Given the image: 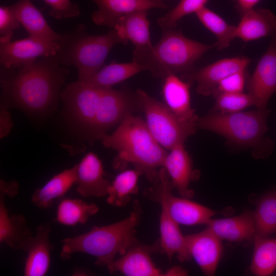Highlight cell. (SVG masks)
I'll list each match as a JSON object with an SVG mask.
<instances>
[{
	"label": "cell",
	"instance_id": "1",
	"mask_svg": "<svg viewBox=\"0 0 276 276\" xmlns=\"http://www.w3.org/2000/svg\"><path fill=\"white\" fill-rule=\"evenodd\" d=\"M56 56L41 57L11 68L1 67L3 97L30 111L48 108L60 95L69 70Z\"/></svg>",
	"mask_w": 276,
	"mask_h": 276
},
{
	"label": "cell",
	"instance_id": "2",
	"mask_svg": "<svg viewBox=\"0 0 276 276\" xmlns=\"http://www.w3.org/2000/svg\"><path fill=\"white\" fill-rule=\"evenodd\" d=\"M103 145L117 151L113 168L122 169L128 164L144 175L153 185L159 180L158 168L163 166L168 151L154 138L146 121L127 115L111 134L102 139Z\"/></svg>",
	"mask_w": 276,
	"mask_h": 276
},
{
	"label": "cell",
	"instance_id": "3",
	"mask_svg": "<svg viewBox=\"0 0 276 276\" xmlns=\"http://www.w3.org/2000/svg\"><path fill=\"white\" fill-rule=\"evenodd\" d=\"M142 213L140 203L135 200L132 210L126 218L108 225L95 226L87 233L64 239L61 241L60 258L67 261L72 254L82 252L95 257L96 265L107 267L117 255H124L137 240L136 227Z\"/></svg>",
	"mask_w": 276,
	"mask_h": 276
},
{
	"label": "cell",
	"instance_id": "4",
	"mask_svg": "<svg viewBox=\"0 0 276 276\" xmlns=\"http://www.w3.org/2000/svg\"><path fill=\"white\" fill-rule=\"evenodd\" d=\"M217 47L186 37L174 29L163 30L154 45L135 47L133 60L153 76L165 78L170 74L181 75L195 69L194 64L205 53Z\"/></svg>",
	"mask_w": 276,
	"mask_h": 276
},
{
	"label": "cell",
	"instance_id": "5",
	"mask_svg": "<svg viewBox=\"0 0 276 276\" xmlns=\"http://www.w3.org/2000/svg\"><path fill=\"white\" fill-rule=\"evenodd\" d=\"M270 110H250L232 113L210 112L199 118L198 128L225 137L237 146L251 148L257 159H265L272 152L273 141L265 136Z\"/></svg>",
	"mask_w": 276,
	"mask_h": 276
},
{
	"label": "cell",
	"instance_id": "6",
	"mask_svg": "<svg viewBox=\"0 0 276 276\" xmlns=\"http://www.w3.org/2000/svg\"><path fill=\"white\" fill-rule=\"evenodd\" d=\"M57 43L58 60L63 66H75L81 81L102 68L109 52L116 44H126L114 28L103 34L92 35L87 33L82 24L61 34Z\"/></svg>",
	"mask_w": 276,
	"mask_h": 276
},
{
	"label": "cell",
	"instance_id": "7",
	"mask_svg": "<svg viewBox=\"0 0 276 276\" xmlns=\"http://www.w3.org/2000/svg\"><path fill=\"white\" fill-rule=\"evenodd\" d=\"M136 93L141 101L147 126L156 141L165 149L184 144L195 134L197 125L180 121L168 107L141 89Z\"/></svg>",
	"mask_w": 276,
	"mask_h": 276
},
{
	"label": "cell",
	"instance_id": "8",
	"mask_svg": "<svg viewBox=\"0 0 276 276\" xmlns=\"http://www.w3.org/2000/svg\"><path fill=\"white\" fill-rule=\"evenodd\" d=\"M159 180L145 192L149 199L163 202L171 217L179 225H206L214 215L224 212L214 211L190 199L175 196L170 177L164 167L159 170Z\"/></svg>",
	"mask_w": 276,
	"mask_h": 276
},
{
	"label": "cell",
	"instance_id": "9",
	"mask_svg": "<svg viewBox=\"0 0 276 276\" xmlns=\"http://www.w3.org/2000/svg\"><path fill=\"white\" fill-rule=\"evenodd\" d=\"M141 107L140 99L126 88L114 89L103 87L98 109L90 131L93 139L97 140L105 135L114 126L119 124L128 114Z\"/></svg>",
	"mask_w": 276,
	"mask_h": 276
},
{
	"label": "cell",
	"instance_id": "10",
	"mask_svg": "<svg viewBox=\"0 0 276 276\" xmlns=\"http://www.w3.org/2000/svg\"><path fill=\"white\" fill-rule=\"evenodd\" d=\"M102 87L84 84L80 80L67 85L60 97L74 119L90 132L99 105Z\"/></svg>",
	"mask_w": 276,
	"mask_h": 276
},
{
	"label": "cell",
	"instance_id": "11",
	"mask_svg": "<svg viewBox=\"0 0 276 276\" xmlns=\"http://www.w3.org/2000/svg\"><path fill=\"white\" fill-rule=\"evenodd\" d=\"M246 87L255 100L256 108L267 109L269 99L276 92V34L271 37L267 49L247 78Z\"/></svg>",
	"mask_w": 276,
	"mask_h": 276
},
{
	"label": "cell",
	"instance_id": "12",
	"mask_svg": "<svg viewBox=\"0 0 276 276\" xmlns=\"http://www.w3.org/2000/svg\"><path fill=\"white\" fill-rule=\"evenodd\" d=\"M157 251L162 252L159 239L150 245L137 240L107 268L110 273L119 272L127 276L166 275V272L157 268L152 260L151 255Z\"/></svg>",
	"mask_w": 276,
	"mask_h": 276
},
{
	"label": "cell",
	"instance_id": "13",
	"mask_svg": "<svg viewBox=\"0 0 276 276\" xmlns=\"http://www.w3.org/2000/svg\"><path fill=\"white\" fill-rule=\"evenodd\" d=\"M250 59L237 56L219 60L199 69L181 75L182 79L197 83V93L204 96L211 95L218 84L225 77L236 72L247 70Z\"/></svg>",
	"mask_w": 276,
	"mask_h": 276
},
{
	"label": "cell",
	"instance_id": "14",
	"mask_svg": "<svg viewBox=\"0 0 276 276\" xmlns=\"http://www.w3.org/2000/svg\"><path fill=\"white\" fill-rule=\"evenodd\" d=\"M57 42L49 41L29 35L27 38L0 43L1 67L11 68L39 57L57 55Z\"/></svg>",
	"mask_w": 276,
	"mask_h": 276
},
{
	"label": "cell",
	"instance_id": "15",
	"mask_svg": "<svg viewBox=\"0 0 276 276\" xmlns=\"http://www.w3.org/2000/svg\"><path fill=\"white\" fill-rule=\"evenodd\" d=\"M185 236L191 258L205 275H214L223 252L222 240L207 227Z\"/></svg>",
	"mask_w": 276,
	"mask_h": 276
},
{
	"label": "cell",
	"instance_id": "16",
	"mask_svg": "<svg viewBox=\"0 0 276 276\" xmlns=\"http://www.w3.org/2000/svg\"><path fill=\"white\" fill-rule=\"evenodd\" d=\"M163 167L180 196L192 198L194 192L190 189L189 185L191 182L199 178L200 172L193 169L192 158L186 150L184 144L175 146L168 152Z\"/></svg>",
	"mask_w": 276,
	"mask_h": 276
},
{
	"label": "cell",
	"instance_id": "17",
	"mask_svg": "<svg viewBox=\"0 0 276 276\" xmlns=\"http://www.w3.org/2000/svg\"><path fill=\"white\" fill-rule=\"evenodd\" d=\"M98 7L91 15L98 26L113 29L120 17L130 13L152 8L167 9L169 6L162 0H91Z\"/></svg>",
	"mask_w": 276,
	"mask_h": 276
},
{
	"label": "cell",
	"instance_id": "18",
	"mask_svg": "<svg viewBox=\"0 0 276 276\" xmlns=\"http://www.w3.org/2000/svg\"><path fill=\"white\" fill-rule=\"evenodd\" d=\"M222 240L249 246L254 243L255 227L254 212L245 210L239 215L232 217L211 219L206 224Z\"/></svg>",
	"mask_w": 276,
	"mask_h": 276
},
{
	"label": "cell",
	"instance_id": "19",
	"mask_svg": "<svg viewBox=\"0 0 276 276\" xmlns=\"http://www.w3.org/2000/svg\"><path fill=\"white\" fill-rule=\"evenodd\" d=\"M162 95L165 104L181 122L198 125L199 118L191 105L192 82L170 74L164 79Z\"/></svg>",
	"mask_w": 276,
	"mask_h": 276
},
{
	"label": "cell",
	"instance_id": "20",
	"mask_svg": "<svg viewBox=\"0 0 276 276\" xmlns=\"http://www.w3.org/2000/svg\"><path fill=\"white\" fill-rule=\"evenodd\" d=\"M76 183L77 191L83 197L107 196L111 182L104 178L102 161L93 152L87 153L77 164Z\"/></svg>",
	"mask_w": 276,
	"mask_h": 276
},
{
	"label": "cell",
	"instance_id": "21",
	"mask_svg": "<svg viewBox=\"0 0 276 276\" xmlns=\"http://www.w3.org/2000/svg\"><path fill=\"white\" fill-rule=\"evenodd\" d=\"M51 231L48 223H42L36 228V233L25 251L27 257L25 262L24 274L25 276H43L49 270L51 262V252L54 244L49 240Z\"/></svg>",
	"mask_w": 276,
	"mask_h": 276
},
{
	"label": "cell",
	"instance_id": "22",
	"mask_svg": "<svg viewBox=\"0 0 276 276\" xmlns=\"http://www.w3.org/2000/svg\"><path fill=\"white\" fill-rule=\"evenodd\" d=\"M6 195L0 189V242L25 251L33 236L23 215H9L4 203Z\"/></svg>",
	"mask_w": 276,
	"mask_h": 276
},
{
	"label": "cell",
	"instance_id": "23",
	"mask_svg": "<svg viewBox=\"0 0 276 276\" xmlns=\"http://www.w3.org/2000/svg\"><path fill=\"white\" fill-rule=\"evenodd\" d=\"M276 34V16L269 10L253 8L241 15L236 38L244 42Z\"/></svg>",
	"mask_w": 276,
	"mask_h": 276
},
{
	"label": "cell",
	"instance_id": "24",
	"mask_svg": "<svg viewBox=\"0 0 276 276\" xmlns=\"http://www.w3.org/2000/svg\"><path fill=\"white\" fill-rule=\"evenodd\" d=\"M161 205L159 219L160 238L162 252L165 254L170 261L176 255L180 262H188L191 256L187 247L185 236L179 227V224L169 214L165 204Z\"/></svg>",
	"mask_w": 276,
	"mask_h": 276
},
{
	"label": "cell",
	"instance_id": "25",
	"mask_svg": "<svg viewBox=\"0 0 276 276\" xmlns=\"http://www.w3.org/2000/svg\"><path fill=\"white\" fill-rule=\"evenodd\" d=\"M10 6L29 36L53 42L60 39L61 34L56 32L50 27L31 0H19Z\"/></svg>",
	"mask_w": 276,
	"mask_h": 276
},
{
	"label": "cell",
	"instance_id": "26",
	"mask_svg": "<svg viewBox=\"0 0 276 276\" xmlns=\"http://www.w3.org/2000/svg\"><path fill=\"white\" fill-rule=\"evenodd\" d=\"M147 15L146 10L130 13L119 18L114 29L126 44L130 41L135 47L152 46Z\"/></svg>",
	"mask_w": 276,
	"mask_h": 276
},
{
	"label": "cell",
	"instance_id": "27",
	"mask_svg": "<svg viewBox=\"0 0 276 276\" xmlns=\"http://www.w3.org/2000/svg\"><path fill=\"white\" fill-rule=\"evenodd\" d=\"M77 164L53 176L42 187L35 190L32 202L41 209H48L54 199L63 196L76 183Z\"/></svg>",
	"mask_w": 276,
	"mask_h": 276
},
{
	"label": "cell",
	"instance_id": "28",
	"mask_svg": "<svg viewBox=\"0 0 276 276\" xmlns=\"http://www.w3.org/2000/svg\"><path fill=\"white\" fill-rule=\"evenodd\" d=\"M144 71L142 66L133 61L129 63L112 61L88 78L80 81L90 86L109 88Z\"/></svg>",
	"mask_w": 276,
	"mask_h": 276
},
{
	"label": "cell",
	"instance_id": "29",
	"mask_svg": "<svg viewBox=\"0 0 276 276\" xmlns=\"http://www.w3.org/2000/svg\"><path fill=\"white\" fill-rule=\"evenodd\" d=\"M255 205V235L268 237L276 232V185L259 197Z\"/></svg>",
	"mask_w": 276,
	"mask_h": 276
},
{
	"label": "cell",
	"instance_id": "30",
	"mask_svg": "<svg viewBox=\"0 0 276 276\" xmlns=\"http://www.w3.org/2000/svg\"><path fill=\"white\" fill-rule=\"evenodd\" d=\"M141 173L136 169L127 170L116 176L108 188L106 201L113 206L126 205L131 196L139 191L138 179Z\"/></svg>",
	"mask_w": 276,
	"mask_h": 276
},
{
	"label": "cell",
	"instance_id": "31",
	"mask_svg": "<svg viewBox=\"0 0 276 276\" xmlns=\"http://www.w3.org/2000/svg\"><path fill=\"white\" fill-rule=\"evenodd\" d=\"M253 243L251 272L257 276L271 275L276 269V238L255 235Z\"/></svg>",
	"mask_w": 276,
	"mask_h": 276
},
{
	"label": "cell",
	"instance_id": "32",
	"mask_svg": "<svg viewBox=\"0 0 276 276\" xmlns=\"http://www.w3.org/2000/svg\"><path fill=\"white\" fill-rule=\"evenodd\" d=\"M100 208L95 203H88L79 199H64L59 203L56 220L68 226L84 224Z\"/></svg>",
	"mask_w": 276,
	"mask_h": 276
},
{
	"label": "cell",
	"instance_id": "33",
	"mask_svg": "<svg viewBox=\"0 0 276 276\" xmlns=\"http://www.w3.org/2000/svg\"><path fill=\"white\" fill-rule=\"evenodd\" d=\"M195 14L201 24L216 36L218 50L227 48L236 38V26L228 24L210 9L204 7Z\"/></svg>",
	"mask_w": 276,
	"mask_h": 276
},
{
	"label": "cell",
	"instance_id": "34",
	"mask_svg": "<svg viewBox=\"0 0 276 276\" xmlns=\"http://www.w3.org/2000/svg\"><path fill=\"white\" fill-rule=\"evenodd\" d=\"M211 95L215 99V103L211 112H236L256 105L254 97L244 92L231 93L215 90Z\"/></svg>",
	"mask_w": 276,
	"mask_h": 276
},
{
	"label": "cell",
	"instance_id": "35",
	"mask_svg": "<svg viewBox=\"0 0 276 276\" xmlns=\"http://www.w3.org/2000/svg\"><path fill=\"white\" fill-rule=\"evenodd\" d=\"M209 0H180L172 9L157 20V24L163 30L174 29L183 17L196 13L205 7Z\"/></svg>",
	"mask_w": 276,
	"mask_h": 276
},
{
	"label": "cell",
	"instance_id": "36",
	"mask_svg": "<svg viewBox=\"0 0 276 276\" xmlns=\"http://www.w3.org/2000/svg\"><path fill=\"white\" fill-rule=\"evenodd\" d=\"M21 24L10 6L0 7V43L11 41L14 31Z\"/></svg>",
	"mask_w": 276,
	"mask_h": 276
},
{
	"label": "cell",
	"instance_id": "37",
	"mask_svg": "<svg viewBox=\"0 0 276 276\" xmlns=\"http://www.w3.org/2000/svg\"><path fill=\"white\" fill-rule=\"evenodd\" d=\"M50 7L49 15L57 19L76 17L80 15L79 6L70 0H43Z\"/></svg>",
	"mask_w": 276,
	"mask_h": 276
},
{
	"label": "cell",
	"instance_id": "38",
	"mask_svg": "<svg viewBox=\"0 0 276 276\" xmlns=\"http://www.w3.org/2000/svg\"><path fill=\"white\" fill-rule=\"evenodd\" d=\"M247 75V70L231 74L220 82L215 90L225 93H243L246 84Z\"/></svg>",
	"mask_w": 276,
	"mask_h": 276
},
{
	"label": "cell",
	"instance_id": "39",
	"mask_svg": "<svg viewBox=\"0 0 276 276\" xmlns=\"http://www.w3.org/2000/svg\"><path fill=\"white\" fill-rule=\"evenodd\" d=\"M12 127L10 114L7 109L2 108L1 111V137L9 134Z\"/></svg>",
	"mask_w": 276,
	"mask_h": 276
},
{
	"label": "cell",
	"instance_id": "40",
	"mask_svg": "<svg viewBox=\"0 0 276 276\" xmlns=\"http://www.w3.org/2000/svg\"><path fill=\"white\" fill-rule=\"evenodd\" d=\"M237 12L242 15L247 11L254 8L260 0H232Z\"/></svg>",
	"mask_w": 276,
	"mask_h": 276
},
{
	"label": "cell",
	"instance_id": "41",
	"mask_svg": "<svg viewBox=\"0 0 276 276\" xmlns=\"http://www.w3.org/2000/svg\"><path fill=\"white\" fill-rule=\"evenodd\" d=\"M166 275L185 276L188 275V271L183 268L176 266L171 268L166 272Z\"/></svg>",
	"mask_w": 276,
	"mask_h": 276
},
{
	"label": "cell",
	"instance_id": "42",
	"mask_svg": "<svg viewBox=\"0 0 276 276\" xmlns=\"http://www.w3.org/2000/svg\"><path fill=\"white\" fill-rule=\"evenodd\" d=\"M88 274L86 270L79 268L74 271L73 275H87Z\"/></svg>",
	"mask_w": 276,
	"mask_h": 276
}]
</instances>
